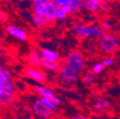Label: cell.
I'll list each match as a JSON object with an SVG mask.
<instances>
[{
    "label": "cell",
    "mask_w": 120,
    "mask_h": 119,
    "mask_svg": "<svg viewBox=\"0 0 120 119\" xmlns=\"http://www.w3.org/2000/svg\"><path fill=\"white\" fill-rule=\"evenodd\" d=\"M82 80H83V83L87 86H91L94 83L95 81V75L93 73V72H86L83 77H82Z\"/></svg>",
    "instance_id": "cell-20"
},
{
    "label": "cell",
    "mask_w": 120,
    "mask_h": 119,
    "mask_svg": "<svg viewBox=\"0 0 120 119\" xmlns=\"http://www.w3.org/2000/svg\"><path fill=\"white\" fill-rule=\"evenodd\" d=\"M111 106V102L109 99L105 97L96 96L92 99V107L96 112H104L109 109Z\"/></svg>",
    "instance_id": "cell-10"
},
{
    "label": "cell",
    "mask_w": 120,
    "mask_h": 119,
    "mask_svg": "<svg viewBox=\"0 0 120 119\" xmlns=\"http://www.w3.org/2000/svg\"><path fill=\"white\" fill-rule=\"evenodd\" d=\"M40 101H41V103L43 104V105L45 106V107H47L49 110H51L52 112L54 110V109H56L57 107L54 105V103L52 102V100H51V99H48V98H44V97H39L38 98Z\"/></svg>",
    "instance_id": "cell-22"
},
{
    "label": "cell",
    "mask_w": 120,
    "mask_h": 119,
    "mask_svg": "<svg viewBox=\"0 0 120 119\" xmlns=\"http://www.w3.org/2000/svg\"><path fill=\"white\" fill-rule=\"evenodd\" d=\"M25 119H34V117H30V116H29V117H27V118H25Z\"/></svg>",
    "instance_id": "cell-36"
},
{
    "label": "cell",
    "mask_w": 120,
    "mask_h": 119,
    "mask_svg": "<svg viewBox=\"0 0 120 119\" xmlns=\"http://www.w3.org/2000/svg\"><path fill=\"white\" fill-rule=\"evenodd\" d=\"M73 33L79 39L100 38L105 33L100 26H89L83 23H77L73 26Z\"/></svg>",
    "instance_id": "cell-1"
},
{
    "label": "cell",
    "mask_w": 120,
    "mask_h": 119,
    "mask_svg": "<svg viewBox=\"0 0 120 119\" xmlns=\"http://www.w3.org/2000/svg\"><path fill=\"white\" fill-rule=\"evenodd\" d=\"M40 54L42 56V59L47 61H52V62H60L61 60V56L60 54L52 49L48 48H42L40 50Z\"/></svg>",
    "instance_id": "cell-11"
},
{
    "label": "cell",
    "mask_w": 120,
    "mask_h": 119,
    "mask_svg": "<svg viewBox=\"0 0 120 119\" xmlns=\"http://www.w3.org/2000/svg\"><path fill=\"white\" fill-rule=\"evenodd\" d=\"M105 68H106V67L104 66V64L102 62H96L92 67V72L94 74V75H95V74H100L104 71Z\"/></svg>",
    "instance_id": "cell-23"
},
{
    "label": "cell",
    "mask_w": 120,
    "mask_h": 119,
    "mask_svg": "<svg viewBox=\"0 0 120 119\" xmlns=\"http://www.w3.org/2000/svg\"><path fill=\"white\" fill-rule=\"evenodd\" d=\"M100 28L103 30L104 33H109L111 30L112 29V24L110 21H108V20H104V21L101 22Z\"/></svg>",
    "instance_id": "cell-24"
},
{
    "label": "cell",
    "mask_w": 120,
    "mask_h": 119,
    "mask_svg": "<svg viewBox=\"0 0 120 119\" xmlns=\"http://www.w3.org/2000/svg\"><path fill=\"white\" fill-rule=\"evenodd\" d=\"M33 3H48L51 0H32Z\"/></svg>",
    "instance_id": "cell-31"
},
{
    "label": "cell",
    "mask_w": 120,
    "mask_h": 119,
    "mask_svg": "<svg viewBox=\"0 0 120 119\" xmlns=\"http://www.w3.org/2000/svg\"><path fill=\"white\" fill-rule=\"evenodd\" d=\"M52 102L54 103V105H55L56 107H58V106H60V105H62V99L60 98V97H58L57 95L52 99Z\"/></svg>",
    "instance_id": "cell-30"
},
{
    "label": "cell",
    "mask_w": 120,
    "mask_h": 119,
    "mask_svg": "<svg viewBox=\"0 0 120 119\" xmlns=\"http://www.w3.org/2000/svg\"><path fill=\"white\" fill-rule=\"evenodd\" d=\"M6 33L19 41H22V42H26L29 38L28 36V33L25 30L21 27H18L17 25H14V24H9L7 27H6Z\"/></svg>",
    "instance_id": "cell-6"
},
{
    "label": "cell",
    "mask_w": 120,
    "mask_h": 119,
    "mask_svg": "<svg viewBox=\"0 0 120 119\" xmlns=\"http://www.w3.org/2000/svg\"><path fill=\"white\" fill-rule=\"evenodd\" d=\"M99 50L106 54H113L119 49V40L112 33H104L98 41Z\"/></svg>",
    "instance_id": "cell-2"
},
{
    "label": "cell",
    "mask_w": 120,
    "mask_h": 119,
    "mask_svg": "<svg viewBox=\"0 0 120 119\" xmlns=\"http://www.w3.org/2000/svg\"><path fill=\"white\" fill-rule=\"evenodd\" d=\"M85 58L83 54L77 51L70 52L64 58V65L70 69L77 71L78 73L82 72L85 69Z\"/></svg>",
    "instance_id": "cell-3"
},
{
    "label": "cell",
    "mask_w": 120,
    "mask_h": 119,
    "mask_svg": "<svg viewBox=\"0 0 120 119\" xmlns=\"http://www.w3.org/2000/svg\"><path fill=\"white\" fill-rule=\"evenodd\" d=\"M47 3H33V13L35 16L45 17Z\"/></svg>",
    "instance_id": "cell-15"
},
{
    "label": "cell",
    "mask_w": 120,
    "mask_h": 119,
    "mask_svg": "<svg viewBox=\"0 0 120 119\" xmlns=\"http://www.w3.org/2000/svg\"><path fill=\"white\" fill-rule=\"evenodd\" d=\"M1 38H2V33H1V31H0V40H1Z\"/></svg>",
    "instance_id": "cell-37"
},
{
    "label": "cell",
    "mask_w": 120,
    "mask_h": 119,
    "mask_svg": "<svg viewBox=\"0 0 120 119\" xmlns=\"http://www.w3.org/2000/svg\"><path fill=\"white\" fill-rule=\"evenodd\" d=\"M12 119H21V118H19L18 116H14V117H13Z\"/></svg>",
    "instance_id": "cell-34"
},
{
    "label": "cell",
    "mask_w": 120,
    "mask_h": 119,
    "mask_svg": "<svg viewBox=\"0 0 120 119\" xmlns=\"http://www.w3.org/2000/svg\"><path fill=\"white\" fill-rule=\"evenodd\" d=\"M3 70V68H2V65H1V63H0V71H1Z\"/></svg>",
    "instance_id": "cell-35"
},
{
    "label": "cell",
    "mask_w": 120,
    "mask_h": 119,
    "mask_svg": "<svg viewBox=\"0 0 120 119\" xmlns=\"http://www.w3.org/2000/svg\"><path fill=\"white\" fill-rule=\"evenodd\" d=\"M41 67L43 69H45L46 71H58L60 70V68L62 67V65L60 64V62H52V61H47L42 59L41 62Z\"/></svg>",
    "instance_id": "cell-16"
},
{
    "label": "cell",
    "mask_w": 120,
    "mask_h": 119,
    "mask_svg": "<svg viewBox=\"0 0 120 119\" xmlns=\"http://www.w3.org/2000/svg\"><path fill=\"white\" fill-rule=\"evenodd\" d=\"M71 14V7L69 6H64V7H58L57 10V15H56V20L63 21L66 20L67 17Z\"/></svg>",
    "instance_id": "cell-17"
},
{
    "label": "cell",
    "mask_w": 120,
    "mask_h": 119,
    "mask_svg": "<svg viewBox=\"0 0 120 119\" xmlns=\"http://www.w3.org/2000/svg\"><path fill=\"white\" fill-rule=\"evenodd\" d=\"M114 62H115V59L112 56H108L106 58H104L102 61V63L104 64L105 67H111L114 64Z\"/></svg>",
    "instance_id": "cell-26"
},
{
    "label": "cell",
    "mask_w": 120,
    "mask_h": 119,
    "mask_svg": "<svg viewBox=\"0 0 120 119\" xmlns=\"http://www.w3.org/2000/svg\"><path fill=\"white\" fill-rule=\"evenodd\" d=\"M25 75L30 78L31 80L36 82V83H42L44 81H46L47 76L46 73H45L41 69L38 68H34V67H31L25 70Z\"/></svg>",
    "instance_id": "cell-9"
},
{
    "label": "cell",
    "mask_w": 120,
    "mask_h": 119,
    "mask_svg": "<svg viewBox=\"0 0 120 119\" xmlns=\"http://www.w3.org/2000/svg\"><path fill=\"white\" fill-rule=\"evenodd\" d=\"M58 80L66 87L74 86L79 80V73L63 65L58 71Z\"/></svg>",
    "instance_id": "cell-4"
},
{
    "label": "cell",
    "mask_w": 120,
    "mask_h": 119,
    "mask_svg": "<svg viewBox=\"0 0 120 119\" xmlns=\"http://www.w3.org/2000/svg\"><path fill=\"white\" fill-rule=\"evenodd\" d=\"M57 10L58 7L52 1L47 3V9H46V15H45V19L47 20L48 23H52L56 20V15H57Z\"/></svg>",
    "instance_id": "cell-12"
},
{
    "label": "cell",
    "mask_w": 120,
    "mask_h": 119,
    "mask_svg": "<svg viewBox=\"0 0 120 119\" xmlns=\"http://www.w3.org/2000/svg\"><path fill=\"white\" fill-rule=\"evenodd\" d=\"M28 62L32 67L34 68H38L39 66H41V62H42V56L40 54V52L36 51V50H33L29 52L28 54Z\"/></svg>",
    "instance_id": "cell-13"
},
{
    "label": "cell",
    "mask_w": 120,
    "mask_h": 119,
    "mask_svg": "<svg viewBox=\"0 0 120 119\" xmlns=\"http://www.w3.org/2000/svg\"><path fill=\"white\" fill-rule=\"evenodd\" d=\"M101 3L98 0H83V7L90 13H95L99 11Z\"/></svg>",
    "instance_id": "cell-14"
},
{
    "label": "cell",
    "mask_w": 120,
    "mask_h": 119,
    "mask_svg": "<svg viewBox=\"0 0 120 119\" xmlns=\"http://www.w3.org/2000/svg\"><path fill=\"white\" fill-rule=\"evenodd\" d=\"M33 91L35 94H37L39 97H44V98H48L52 100L56 94L53 92L52 89H51L49 86L45 85V84H35L33 86Z\"/></svg>",
    "instance_id": "cell-8"
},
{
    "label": "cell",
    "mask_w": 120,
    "mask_h": 119,
    "mask_svg": "<svg viewBox=\"0 0 120 119\" xmlns=\"http://www.w3.org/2000/svg\"><path fill=\"white\" fill-rule=\"evenodd\" d=\"M52 1L57 7H64V6H69L72 0H52Z\"/></svg>",
    "instance_id": "cell-25"
},
{
    "label": "cell",
    "mask_w": 120,
    "mask_h": 119,
    "mask_svg": "<svg viewBox=\"0 0 120 119\" xmlns=\"http://www.w3.org/2000/svg\"><path fill=\"white\" fill-rule=\"evenodd\" d=\"M70 7H71V14L79 12L80 11H82V9H84L83 0H72L71 3L70 4Z\"/></svg>",
    "instance_id": "cell-18"
},
{
    "label": "cell",
    "mask_w": 120,
    "mask_h": 119,
    "mask_svg": "<svg viewBox=\"0 0 120 119\" xmlns=\"http://www.w3.org/2000/svg\"><path fill=\"white\" fill-rule=\"evenodd\" d=\"M16 87L13 82L10 81L4 86V93L0 97V104L3 106L9 105L11 103V101L14 99V94H15Z\"/></svg>",
    "instance_id": "cell-7"
},
{
    "label": "cell",
    "mask_w": 120,
    "mask_h": 119,
    "mask_svg": "<svg viewBox=\"0 0 120 119\" xmlns=\"http://www.w3.org/2000/svg\"><path fill=\"white\" fill-rule=\"evenodd\" d=\"M11 73L8 70L3 69L0 71V85L1 86H5L7 83L11 81Z\"/></svg>",
    "instance_id": "cell-19"
},
{
    "label": "cell",
    "mask_w": 120,
    "mask_h": 119,
    "mask_svg": "<svg viewBox=\"0 0 120 119\" xmlns=\"http://www.w3.org/2000/svg\"><path fill=\"white\" fill-rule=\"evenodd\" d=\"M33 23H34V27H36V28H43L48 24L45 17H40V16H35V15L33 16Z\"/></svg>",
    "instance_id": "cell-21"
},
{
    "label": "cell",
    "mask_w": 120,
    "mask_h": 119,
    "mask_svg": "<svg viewBox=\"0 0 120 119\" xmlns=\"http://www.w3.org/2000/svg\"><path fill=\"white\" fill-rule=\"evenodd\" d=\"M100 3H103V2H109V0H98Z\"/></svg>",
    "instance_id": "cell-33"
},
{
    "label": "cell",
    "mask_w": 120,
    "mask_h": 119,
    "mask_svg": "<svg viewBox=\"0 0 120 119\" xmlns=\"http://www.w3.org/2000/svg\"><path fill=\"white\" fill-rule=\"evenodd\" d=\"M9 20V15L3 11H0V21L3 22V23H6L7 21Z\"/></svg>",
    "instance_id": "cell-28"
},
{
    "label": "cell",
    "mask_w": 120,
    "mask_h": 119,
    "mask_svg": "<svg viewBox=\"0 0 120 119\" xmlns=\"http://www.w3.org/2000/svg\"><path fill=\"white\" fill-rule=\"evenodd\" d=\"M4 93V86H1L0 85V97H1Z\"/></svg>",
    "instance_id": "cell-32"
},
{
    "label": "cell",
    "mask_w": 120,
    "mask_h": 119,
    "mask_svg": "<svg viewBox=\"0 0 120 119\" xmlns=\"http://www.w3.org/2000/svg\"><path fill=\"white\" fill-rule=\"evenodd\" d=\"M110 10H111V4L109 2H103V3H101L99 11L102 13H106V12L110 11Z\"/></svg>",
    "instance_id": "cell-27"
},
{
    "label": "cell",
    "mask_w": 120,
    "mask_h": 119,
    "mask_svg": "<svg viewBox=\"0 0 120 119\" xmlns=\"http://www.w3.org/2000/svg\"><path fill=\"white\" fill-rule=\"evenodd\" d=\"M71 119H91V118L88 117L85 114H82V113H76V114L72 115Z\"/></svg>",
    "instance_id": "cell-29"
},
{
    "label": "cell",
    "mask_w": 120,
    "mask_h": 119,
    "mask_svg": "<svg viewBox=\"0 0 120 119\" xmlns=\"http://www.w3.org/2000/svg\"><path fill=\"white\" fill-rule=\"evenodd\" d=\"M32 109L34 115L38 119H50L52 115L51 110L45 107L39 99H34L32 103Z\"/></svg>",
    "instance_id": "cell-5"
}]
</instances>
